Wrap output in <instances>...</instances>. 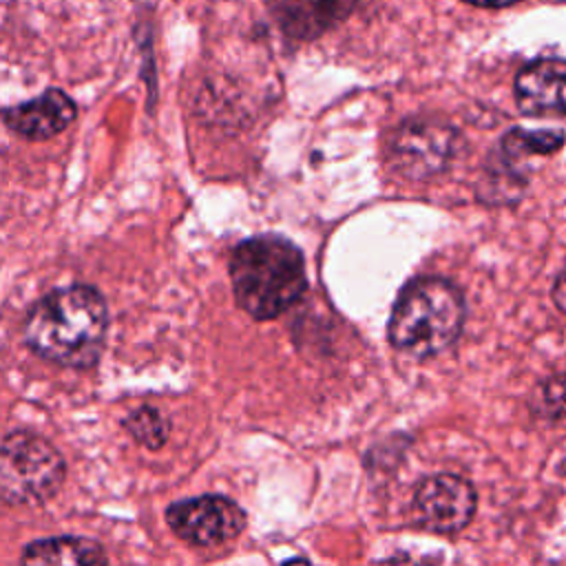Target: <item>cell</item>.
Here are the masks:
<instances>
[{
  "instance_id": "cell-1",
  "label": "cell",
  "mask_w": 566,
  "mask_h": 566,
  "mask_svg": "<svg viewBox=\"0 0 566 566\" xmlns=\"http://www.w3.org/2000/svg\"><path fill=\"white\" fill-rule=\"evenodd\" d=\"M108 329L104 296L91 285H66L44 294L24 316L22 338L40 358L86 369L97 363Z\"/></svg>"
},
{
  "instance_id": "cell-2",
  "label": "cell",
  "mask_w": 566,
  "mask_h": 566,
  "mask_svg": "<svg viewBox=\"0 0 566 566\" xmlns=\"http://www.w3.org/2000/svg\"><path fill=\"white\" fill-rule=\"evenodd\" d=\"M228 272L239 307L256 321L281 316L307 290L301 250L279 234L241 241L230 254Z\"/></svg>"
},
{
  "instance_id": "cell-3",
  "label": "cell",
  "mask_w": 566,
  "mask_h": 566,
  "mask_svg": "<svg viewBox=\"0 0 566 566\" xmlns=\"http://www.w3.org/2000/svg\"><path fill=\"white\" fill-rule=\"evenodd\" d=\"M464 314L462 292L451 281L420 276L400 290L387 336L398 352L411 358H431L455 343Z\"/></svg>"
},
{
  "instance_id": "cell-4",
  "label": "cell",
  "mask_w": 566,
  "mask_h": 566,
  "mask_svg": "<svg viewBox=\"0 0 566 566\" xmlns=\"http://www.w3.org/2000/svg\"><path fill=\"white\" fill-rule=\"evenodd\" d=\"M64 482L60 451L38 433L11 431L2 440L0 495L7 504H42Z\"/></svg>"
},
{
  "instance_id": "cell-5",
  "label": "cell",
  "mask_w": 566,
  "mask_h": 566,
  "mask_svg": "<svg viewBox=\"0 0 566 566\" xmlns=\"http://www.w3.org/2000/svg\"><path fill=\"white\" fill-rule=\"evenodd\" d=\"M460 133L440 119L413 117L389 137V166L409 179H429L444 172L460 150Z\"/></svg>"
},
{
  "instance_id": "cell-6",
  "label": "cell",
  "mask_w": 566,
  "mask_h": 566,
  "mask_svg": "<svg viewBox=\"0 0 566 566\" xmlns=\"http://www.w3.org/2000/svg\"><path fill=\"white\" fill-rule=\"evenodd\" d=\"M475 489L460 475L438 473L424 478L411 497V520L416 526L431 533H458L475 513Z\"/></svg>"
},
{
  "instance_id": "cell-7",
  "label": "cell",
  "mask_w": 566,
  "mask_h": 566,
  "mask_svg": "<svg viewBox=\"0 0 566 566\" xmlns=\"http://www.w3.org/2000/svg\"><path fill=\"white\" fill-rule=\"evenodd\" d=\"M166 522L177 537L192 546H219L245 528L243 509L223 495H199L170 504Z\"/></svg>"
},
{
  "instance_id": "cell-8",
  "label": "cell",
  "mask_w": 566,
  "mask_h": 566,
  "mask_svg": "<svg viewBox=\"0 0 566 566\" xmlns=\"http://www.w3.org/2000/svg\"><path fill=\"white\" fill-rule=\"evenodd\" d=\"M77 115L75 102L60 88H49L35 99L4 108L7 128L24 139H51L73 124Z\"/></svg>"
},
{
  "instance_id": "cell-9",
  "label": "cell",
  "mask_w": 566,
  "mask_h": 566,
  "mask_svg": "<svg viewBox=\"0 0 566 566\" xmlns=\"http://www.w3.org/2000/svg\"><path fill=\"white\" fill-rule=\"evenodd\" d=\"M515 99L526 115H566V62L535 60L515 77Z\"/></svg>"
},
{
  "instance_id": "cell-10",
  "label": "cell",
  "mask_w": 566,
  "mask_h": 566,
  "mask_svg": "<svg viewBox=\"0 0 566 566\" xmlns=\"http://www.w3.org/2000/svg\"><path fill=\"white\" fill-rule=\"evenodd\" d=\"M356 0H268L276 27L294 40H314L343 22Z\"/></svg>"
},
{
  "instance_id": "cell-11",
  "label": "cell",
  "mask_w": 566,
  "mask_h": 566,
  "mask_svg": "<svg viewBox=\"0 0 566 566\" xmlns=\"http://www.w3.org/2000/svg\"><path fill=\"white\" fill-rule=\"evenodd\" d=\"M106 559L104 548L95 539L75 535L31 542L20 557L22 564H104Z\"/></svg>"
},
{
  "instance_id": "cell-12",
  "label": "cell",
  "mask_w": 566,
  "mask_h": 566,
  "mask_svg": "<svg viewBox=\"0 0 566 566\" xmlns=\"http://www.w3.org/2000/svg\"><path fill=\"white\" fill-rule=\"evenodd\" d=\"M564 144V133L555 128H544V130H524V128H513L502 137V153L506 159L517 161L526 157H544L553 155L559 150Z\"/></svg>"
},
{
  "instance_id": "cell-13",
  "label": "cell",
  "mask_w": 566,
  "mask_h": 566,
  "mask_svg": "<svg viewBox=\"0 0 566 566\" xmlns=\"http://www.w3.org/2000/svg\"><path fill=\"white\" fill-rule=\"evenodd\" d=\"M122 424L130 433V438L148 449H159L170 433V422L166 420V416L150 405L133 409Z\"/></svg>"
},
{
  "instance_id": "cell-14",
  "label": "cell",
  "mask_w": 566,
  "mask_h": 566,
  "mask_svg": "<svg viewBox=\"0 0 566 566\" xmlns=\"http://www.w3.org/2000/svg\"><path fill=\"white\" fill-rule=\"evenodd\" d=\"M535 409L548 422L566 424V374L551 376L537 387Z\"/></svg>"
},
{
  "instance_id": "cell-15",
  "label": "cell",
  "mask_w": 566,
  "mask_h": 566,
  "mask_svg": "<svg viewBox=\"0 0 566 566\" xmlns=\"http://www.w3.org/2000/svg\"><path fill=\"white\" fill-rule=\"evenodd\" d=\"M553 301L555 305L566 314V268L559 272V276L555 279V285H553Z\"/></svg>"
},
{
  "instance_id": "cell-16",
  "label": "cell",
  "mask_w": 566,
  "mask_h": 566,
  "mask_svg": "<svg viewBox=\"0 0 566 566\" xmlns=\"http://www.w3.org/2000/svg\"><path fill=\"white\" fill-rule=\"evenodd\" d=\"M464 2H471V4H478V7H506V4H513L517 0H464Z\"/></svg>"
}]
</instances>
